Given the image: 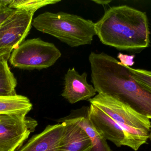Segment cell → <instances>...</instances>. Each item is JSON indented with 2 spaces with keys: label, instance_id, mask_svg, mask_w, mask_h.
I'll list each match as a JSON object with an SVG mask.
<instances>
[{
  "label": "cell",
  "instance_id": "obj_1",
  "mask_svg": "<svg viewBox=\"0 0 151 151\" xmlns=\"http://www.w3.org/2000/svg\"><path fill=\"white\" fill-rule=\"evenodd\" d=\"M96 91L110 96L151 119V91L136 81L127 66L104 52L89 56Z\"/></svg>",
  "mask_w": 151,
  "mask_h": 151
},
{
  "label": "cell",
  "instance_id": "obj_2",
  "mask_svg": "<svg viewBox=\"0 0 151 151\" xmlns=\"http://www.w3.org/2000/svg\"><path fill=\"white\" fill-rule=\"evenodd\" d=\"M96 35L102 43L120 50L145 48L150 43L146 13L127 5L112 6L95 23Z\"/></svg>",
  "mask_w": 151,
  "mask_h": 151
},
{
  "label": "cell",
  "instance_id": "obj_3",
  "mask_svg": "<svg viewBox=\"0 0 151 151\" xmlns=\"http://www.w3.org/2000/svg\"><path fill=\"white\" fill-rule=\"evenodd\" d=\"M32 25L72 48L91 44L96 35L92 20L63 12L41 13L33 20Z\"/></svg>",
  "mask_w": 151,
  "mask_h": 151
},
{
  "label": "cell",
  "instance_id": "obj_4",
  "mask_svg": "<svg viewBox=\"0 0 151 151\" xmlns=\"http://www.w3.org/2000/svg\"><path fill=\"white\" fill-rule=\"evenodd\" d=\"M108 114L123 130L127 146L137 151L150 138L151 123L150 119L110 96L98 93L88 100Z\"/></svg>",
  "mask_w": 151,
  "mask_h": 151
},
{
  "label": "cell",
  "instance_id": "obj_5",
  "mask_svg": "<svg viewBox=\"0 0 151 151\" xmlns=\"http://www.w3.org/2000/svg\"><path fill=\"white\" fill-rule=\"evenodd\" d=\"M62 53L54 43L41 38L23 42L11 54L9 61L14 67L24 70H42L55 64Z\"/></svg>",
  "mask_w": 151,
  "mask_h": 151
},
{
  "label": "cell",
  "instance_id": "obj_6",
  "mask_svg": "<svg viewBox=\"0 0 151 151\" xmlns=\"http://www.w3.org/2000/svg\"><path fill=\"white\" fill-rule=\"evenodd\" d=\"M26 113L0 114V151H15L38 125Z\"/></svg>",
  "mask_w": 151,
  "mask_h": 151
},
{
  "label": "cell",
  "instance_id": "obj_7",
  "mask_svg": "<svg viewBox=\"0 0 151 151\" xmlns=\"http://www.w3.org/2000/svg\"><path fill=\"white\" fill-rule=\"evenodd\" d=\"M35 12L16 10L0 25V50H14L24 42L31 30Z\"/></svg>",
  "mask_w": 151,
  "mask_h": 151
},
{
  "label": "cell",
  "instance_id": "obj_8",
  "mask_svg": "<svg viewBox=\"0 0 151 151\" xmlns=\"http://www.w3.org/2000/svg\"><path fill=\"white\" fill-rule=\"evenodd\" d=\"M87 75L86 72L80 74L74 67L68 69L65 76L62 96L70 103L89 100L96 95L95 88L87 82Z\"/></svg>",
  "mask_w": 151,
  "mask_h": 151
},
{
  "label": "cell",
  "instance_id": "obj_9",
  "mask_svg": "<svg viewBox=\"0 0 151 151\" xmlns=\"http://www.w3.org/2000/svg\"><path fill=\"white\" fill-rule=\"evenodd\" d=\"M88 115L94 126L106 140L111 141L118 147L127 146L123 130L108 114L90 104L88 107Z\"/></svg>",
  "mask_w": 151,
  "mask_h": 151
},
{
  "label": "cell",
  "instance_id": "obj_10",
  "mask_svg": "<svg viewBox=\"0 0 151 151\" xmlns=\"http://www.w3.org/2000/svg\"><path fill=\"white\" fill-rule=\"evenodd\" d=\"M58 121L64 125L59 151H91V140L81 127L65 118L60 119Z\"/></svg>",
  "mask_w": 151,
  "mask_h": 151
},
{
  "label": "cell",
  "instance_id": "obj_11",
  "mask_svg": "<svg viewBox=\"0 0 151 151\" xmlns=\"http://www.w3.org/2000/svg\"><path fill=\"white\" fill-rule=\"evenodd\" d=\"M64 129L63 123L49 125L42 132L33 136L17 151H59Z\"/></svg>",
  "mask_w": 151,
  "mask_h": 151
},
{
  "label": "cell",
  "instance_id": "obj_12",
  "mask_svg": "<svg viewBox=\"0 0 151 151\" xmlns=\"http://www.w3.org/2000/svg\"><path fill=\"white\" fill-rule=\"evenodd\" d=\"M88 107L82 108L65 118L74 121L81 127L91 140L92 148L91 151H112L106 140L94 126L88 115Z\"/></svg>",
  "mask_w": 151,
  "mask_h": 151
},
{
  "label": "cell",
  "instance_id": "obj_13",
  "mask_svg": "<svg viewBox=\"0 0 151 151\" xmlns=\"http://www.w3.org/2000/svg\"><path fill=\"white\" fill-rule=\"evenodd\" d=\"M32 106L29 98L24 96H0V114L28 113Z\"/></svg>",
  "mask_w": 151,
  "mask_h": 151
},
{
  "label": "cell",
  "instance_id": "obj_14",
  "mask_svg": "<svg viewBox=\"0 0 151 151\" xmlns=\"http://www.w3.org/2000/svg\"><path fill=\"white\" fill-rule=\"evenodd\" d=\"M8 59H0V96L16 95L17 80L11 71Z\"/></svg>",
  "mask_w": 151,
  "mask_h": 151
},
{
  "label": "cell",
  "instance_id": "obj_15",
  "mask_svg": "<svg viewBox=\"0 0 151 151\" xmlns=\"http://www.w3.org/2000/svg\"><path fill=\"white\" fill-rule=\"evenodd\" d=\"M60 1V0H11L8 7L13 9L35 12L40 8Z\"/></svg>",
  "mask_w": 151,
  "mask_h": 151
},
{
  "label": "cell",
  "instance_id": "obj_16",
  "mask_svg": "<svg viewBox=\"0 0 151 151\" xmlns=\"http://www.w3.org/2000/svg\"><path fill=\"white\" fill-rule=\"evenodd\" d=\"M132 78L143 87L151 91V71L134 69L127 66Z\"/></svg>",
  "mask_w": 151,
  "mask_h": 151
},
{
  "label": "cell",
  "instance_id": "obj_17",
  "mask_svg": "<svg viewBox=\"0 0 151 151\" xmlns=\"http://www.w3.org/2000/svg\"><path fill=\"white\" fill-rule=\"evenodd\" d=\"M117 57L120 61V62L125 66L129 67V66H132L134 64V59L135 56L134 55L129 56L119 53L118 54Z\"/></svg>",
  "mask_w": 151,
  "mask_h": 151
},
{
  "label": "cell",
  "instance_id": "obj_18",
  "mask_svg": "<svg viewBox=\"0 0 151 151\" xmlns=\"http://www.w3.org/2000/svg\"><path fill=\"white\" fill-rule=\"evenodd\" d=\"M16 10L8 7H2L0 9V25L11 16Z\"/></svg>",
  "mask_w": 151,
  "mask_h": 151
},
{
  "label": "cell",
  "instance_id": "obj_19",
  "mask_svg": "<svg viewBox=\"0 0 151 151\" xmlns=\"http://www.w3.org/2000/svg\"><path fill=\"white\" fill-rule=\"evenodd\" d=\"M12 50L11 48H5L0 50V59H9Z\"/></svg>",
  "mask_w": 151,
  "mask_h": 151
},
{
  "label": "cell",
  "instance_id": "obj_20",
  "mask_svg": "<svg viewBox=\"0 0 151 151\" xmlns=\"http://www.w3.org/2000/svg\"><path fill=\"white\" fill-rule=\"evenodd\" d=\"M92 1L96 3L97 4H100L102 5H107L110 4L112 1L111 0H92Z\"/></svg>",
  "mask_w": 151,
  "mask_h": 151
},
{
  "label": "cell",
  "instance_id": "obj_21",
  "mask_svg": "<svg viewBox=\"0 0 151 151\" xmlns=\"http://www.w3.org/2000/svg\"><path fill=\"white\" fill-rule=\"evenodd\" d=\"M150 139L151 141V131L150 132Z\"/></svg>",
  "mask_w": 151,
  "mask_h": 151
},
{
  "label": "cell",
  "instance_id": "obj_22",
  "mask_svg": "<svg viewBox=\"0 0 151 151\" xmlns=\"http://www.w3.org/2000/svg\"><path fill=\"white\" fill-rule=\"evenodd\" d=\"M1 8H2V7H1V6H0V9H1Z\"/></svg>",
  "mask_w": 151,
  "mask_h": 151
}]
</instances>
